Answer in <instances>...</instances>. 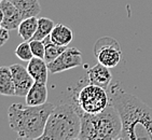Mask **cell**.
Segmentation results:
<instances>
[{
  "label": "cell",
  "instance_id": "obj_1",
  "mask_svg": "<svg viewBox=\"0 0 152 140\" xmlns=\"http://www.w3.org/2000/svg\"><path fill=\"white\" fill-rule=\"evenodd\" d=\"M110 104L117 109L122 122L119 140H152V108L119 83L109 86Z\"/></svg>",
  "mask_w": 152,
  "mask_h": 140
},
{
  "label": "cell",
  "instance_id": "obj_2",
  "mask_svg": "<svg viewBox=\"0 0 152 140\" xmlns=\"http://www.w3.org/2000/svg\"><path fill=\"white\" fill-rule=\"evenodd\" d=\"M55 106L45 102L40 106H28L15 102L8 111L9 125L22 139H39L42 136L47 121Z\"/></svg>",
  "mask_w": 152,
  "mask_h": 140
},
{
  "label": "cell",
  "instance_id": "obj_3",
  "mask_svg": "<svg viewBox=\"0 0 152 140\" xmlns=\"http://www.w3.org/2000/svg\"><path fill=\"white\" fill-rule=\"evenodd\" d=\"M81 131V114L72 101H63L54 107L42 136L39 139L72 140L79 139Z\"/></svg>",
  "mask_w": 152,
  "mask_h": 140
},
{
  "label": "cell",
  "instance_id": "obj_4",
  "mask_svg": "<svg viewBox=\"0 0 152 140\" xmlns=\"http://www.w3.org/2000/svg\"><path fill=\"white\" fill-rule=\"evenodd\" d=\"M121 131L122 122L120 115L111 104L99 113H81L80 140L118 139Z\"/></svg>",
  "mask_w": 152,
  "mask_h": 140
},
{
  "label": "cell",
  "instance_id": "obj_5",
  "mask_svg": "<svg viewBox=\"0 0 152 140\" xmlns=\"http://www.w3.org/2000/svg\"><path fill=\"white\" fill-rule=\"evenodd\" d=\"M69 99L75 104L80 114L99 113L110 105V98L106 88L91 83L73 88Z\"/></svg>",
  "mask_w": 152,
  "mask_h": 140
},
{
  "label": "cell",
  "instance_id": "obj_6",
  "mask_svg": "<svg viewBox=\"0 0 152 140\" xmlns=\"http://www.w3.org/2000/svg\"><path fill=\"white\" fill-rule=\"evenodd\" d=\"M94 54L98 63L108 68H114L120 63L122 57L120 44L111 37H102L95 42Z\"/></svg>",
  "mask_w": 152,
  "mask_h": 140
},
{
  "label": "cell",
  "instance_id": "obj_7",
  "mask_svg": "<svg viewBox=\"0 0 152 140\" xmlns=\"http://www.w3.org/2000/svg\"><path fill=\"white\" fill-rule=\"evenodd\" d=\"M82 64L83 61L81 52L76 47H67L58 57H56L51 63H48V67L51 73L55 74L79 67Z\"/></svg>",
  "mask_w": 152,
  "mask_h": 140
},
{
  "label": "cell",
  "instance_id": "obj_8",
  "mask_svg": "<svg viewBox=\"0 0 152 140\" xmlns=\"http://www.w3.org/2000/svg\"><path fill=\"white\" fill-rule=\"evenodd\" d=\"M12 77L15 85V96L26 97L27 93L31 88L32 84L35 83V80L32 79L30 73L28 72L27 68L23 65L14 64L10 66Z\"/></svg>",
  "mask_w": 152,
  "mask_h": 140
},
{
  "label": "cell",
  "instance_id": "obj_9",
  "mask_svg": "<svg viewBox=\"0 0 152 140\" xmlns=\"http://www.w3.org/2000/svg\"><path fill=\"white\" fill-rule=\"evenodd\" d=\"M0 8H1V10L3 11V14H4L3 22L1 23V25L8 30L18 29L20 22L24 20L20 10L13 3L10 2L9 0H2L0 3Z\"/></svg>",
  "mask_w": 152,
  "mask_h": 140
},
{
  "label": "cell",
  "instance_id": "obj_10",
  "mask_svg": "<svg viewBox=\"0 0 152 140\" xmlns=\"http://www.w3.org/2000/svg\"><path fill=\"white\" fill-rule=\"evenodd\" d=\"M110 68L106 67L102 64L98 63L94 67L88 70V83L97 86H100L102 88H107L110 86L112 80V74L110 72Z\"/></svg>",
  "mask_w": 152,
  "mask_h": 140
},
{
  "label": "cell",
  "instance_id": "obj_11",
  "mask_svg": "<svg viewBox=\"0 0 152 140\" xmlns=\"http://www.w3.org/2000/svg\"><path fill=\"white\" fill-rule=\"evenodd\" d=\"M27 70L32 77V79L37 82H43L47 83L48 77H49V67L48 63L44 61V58L39 57H32L27 65Z\"/></svg>",
  "mask_w": 152,
  "mask_h": 140
},
{
  "label": "cell",
  "instance_id": "obj_12",
  "mask_svg": "<svg viewBox=\"0 0 152 140\" xmlns=\"http://www.w3.org/2000/svg\"><path fill=\"white\" fill-rule=\"evenodd\" d=\"M25 99L26 105L28 106H40L45 104L48 100L47 83L35 81L29 92L27 93Z\"/></svg>",
  "mask_w": 152,
  "mask_h": 140
},
{
  "label": "cell",
  "instance_id": "obj_13",
  "mask_svg": "<svg viewBox=\"0 0 152 140\" xmlns=\"http://www.w3.org/2000/svg\"><path fill=\"white\" fill-rule=\"evenodd\" d=\"M0 95L7 97L15 96V85L10 67H0Z\"/></svg>",
  "mask_w": 152,
  "mask_h": 140
},
{
  "label": "cell",
  "instance_id": "obj_14",
  "mask_svg": "<svg viewBox=\"0 0 152 140\" xmlns=\"http://www.w3.org/2000/svg\"><path fill=\"white\" fill-rule=\"evenodd\" d=\"M18 10L23 18L30 16H38L41 12V7L39 0H9Z\"/></svg>",
  "mask_w": 152,
  "mask_h": 140
},
{
  "label": "cell",
  "instance_id": "obj_15",
  "mask_svg": "<svg viewBox=\"0 0 152 140\" xmlns=\"http://www.w3.org/2000/svg\"><path fill=\"white\" fill-rule=\"evenodd\" d=\"M53 42L59 45H69L73 39V31L64 24H56L50 35Z\"/></svg>",
  "mask_w": 152,
  "mask_h": 140
},
{
  "label": "cell",
  "instance_id": "obj_16",
  "mask_svg": "<svg viewBox=\"0 0 152 140\" xmlns=\"http://www.w3.org/2000/svg\"><path fill=\"white\" fill-rule=\"evenodd\" d=\"M37 28H38V18L37 16L24 18L18 28V35L22 37L24 41H30L34 38Z\"/></svg>",
  "mask_w": 152,
  "mask_h": 140
},
{
  "label": "cell",
  "instance_id": "obj_17",
  "mask_svg": "<svg viewBox=\"0 0 152 140\" xmlns=\"http://www.w3.org/2000/svg\"><path fill=\"white\" fill-rule=\"evenodd\" d=\"M43 43H44V47H45L44 61H47V63L53 61L56 57H58L61 53L67 49V47H65V45H59V44L53 42L50 36L47 37L45 39H43Z\"/></svg>",
  "mask_w": 152,
  "mask_h": 140
},
{
  "label": "cell",
  "instance_id": "obj_18",
  "mask_svg": "<svg viewBox=\"0 0 152 140\" xmlns=\"http://www.w3.org/2000/svg\"><path fill=\"white\" fill-rule=\"evenodd\" d=\"M55 24L51 18H38V28L34 36V40H43L51 35Z\"/></svg>",
  "mask_w": 152,
  "mask_h": 140
},
{
  "label": "cell",
  "instance_id": "obj_19",
  "mask_svg": "<svg viewBox=\"0 0 152 140\" xmlns=\"http://www.w3.org/2000/svg\"><path fill=\"white\" fill-rule=\"evenodd\" d=\"M15 55L18 58H20L23 61H29L34 57V54L31 52L29 41H24L20 43L15 50Z\"/></svg>",
  "mask_w": 152,
  "mask_h": 140
},
{
  "label": "cell",
  "instance_id": "obj_20",
  "mask_svg": "<svg viewBox=\"0 0 152 140\" xmlns=\"http://www.w3.org/2000/svg\"><path fill=\"white\" fill-rule=\"evenodd\" d=\"M30 47H31V52L35 57L39 58H44L45 55V47H44L43 40H30Z\"/></svg>",
  "mask_w": 152,
  "mask_h": 140
},
{
  "label": "cell",
  "instance_id": "obj_21",
  "mask_svg": "<svg viewBox=\"0 0 152 140\" xmlns=\"http://www.w3.org/2000/svg\"><path fill=\"white\" fill-rule=\"evenodd\" d=\"M9 38H10L9 30L7 29V28H4V27L0 24V47H2L3 44L9 40Z\"/></svg>",
  "mask_w": 152,
  "mask_h": 140
},
{
  "label": "cell",
  "instance_id": "obj_22",
  "mask_svg": "<svg viewBox=\"0 0 152 140\" xmlns=\"http://www.w3.org/2000/svg\"><path fill=\"white\" fill-rule=\"evenodd\" d=\"M3 18H4V14H3V11L1 10V8H0V24L3 22Z\"/></svg>",
  "mask_w": 152,
  "mask_h": 140
},
{
  "label": "cell",
  "instance_id": "obj_23",
  "mask_svg": "<svg viewBox=\"0 0 152 140\" xmlns=\"http://www.w3.org/2000/svg\"><path fill=\"white\" fill-rule=\"evenodd\" d=\"M1 1H2V0H0V3H1Z\"/></svg>",
  "mask_w": 152,
  "mask_h": 140
}]
</instances>
